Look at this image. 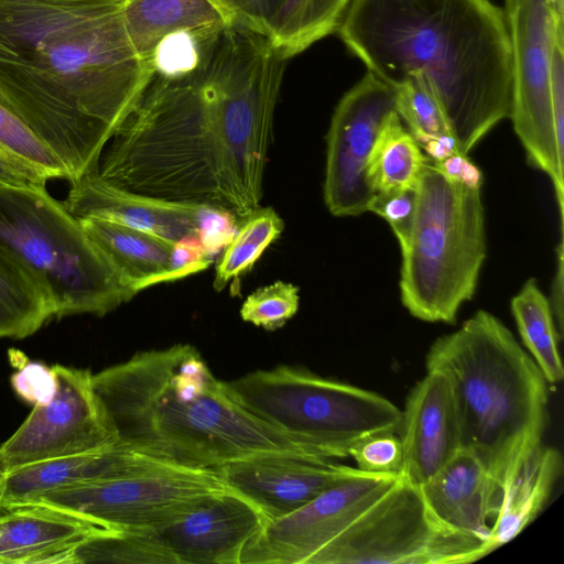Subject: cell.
Listing matches in <instances>:
<instances>
[{"instance_id":"obj_1","label":"cell","mask_w":564,"mask_h":564,"mask_svg":"<svg viewBox=\"0 0 564 564\" xmlns=\"http://www.w3.org/2000/svg\"><path fill=\"white\" fill-rule=\"evenodd\" d=\"M286 62L268 35L229 25L202 67L154 77L95 173L241 223L260 206Z\"/></svg>"},{"instance_id":"obj_2","label":"cell","mask_w":564,"mask_h":564,"mask_svg":"<svg viewBox=\"0 0 564 564\" xmlns=\"http://www.w3.org/2000/svg\"><path fill=\"white\" fill-rule=\"evenodd\" d=\"M155 77L122 0H0V104L64 164L95 172Z\"/></svg>"},{"instance_id":"obj_3","label":"cell","mask_w":564,"mask_h":564,"mask_svg":"<svg viewBox=\"0 0 564 564\" xmlns=\"http://www.w3.org/2000/svg\"><path fill=\"white\" fill-rule=\"evenodd\" d=\"M336 33L392 88L419 82L463 154L510 116V33L490 0H351Z\"/></svg>"},{"instance_id":"obj_4","label":"cell","mask_w":564,"mask_h":564,"mask_svg":"<svg viewBox=\"0 0 564 564\" xmlns=\"http://www.w3.org/2000/svg\"><path fill=\"white\" fill-rule=\"evenodd\" d=\"M91 384L115 443L178 466L267 454L327 459L245 410L189 344L137 352Z\"/></svg>"},{"instance_id":"obj_5","label":"cell","mask_w":564,"mask_h":564,"mask_svg":"<svg viewBox=\"0 0 564 564\" xmlns=\"http://www.w3.org/2000/svg\"><path fill=\"white\" fill-rule=\"evenodd\" d=\"M425 366L448 377L462 446L478 457L503 491L517 467L542 444L549 423L542 371L509 328L482 310L437 338Z\"/></svg>"},{"instance_id":"obj_6","label":"cell","mask_w":564,"mask_h":564,"mask_svg":"<svg viewBox=\"0 0 564 564\" xmlns=\"http://www.w3.org/2000/svg\"><path fill=\"white\" fill-rule=\"evenodd\" d=\"M401 253L403 306L424 322L454 323L474 296L486 259L480 188L449 180L429 163L416 186L414 219Z\"/></svg>"},{"instance_id":"obj_7","label":"cell","mask_w":564,"mask_h":564,"mask_svg":"<svg viewBox=\"0 0 564 564\" xmlns=\"http://www.w3.org/2000/svg\"><path fill=\"white\" fill-rule=\"evenodd\" d=\"M0 247L35 275L56 318L104 316L137 295L46 186L0 182Z\"/></svg>"},{"instance_id":"obj_8","label":"cell","mask_w":564,"mask_h":564,"mask_svg":"<svg viewBox=\"0 0 564 564\" xmlns=\"http://www.w3.org/2000/svg\"><path fill=\"white\" fill-rule=\"evenodd\" d=\"M250 414L327 459L345 458L362 438L398 432L401 410L364 388L281 365L227 381Z\"/></svg>"},{"instance_id":"obj_9","label":"cell","mask_w":564,"mask_h":564,"mask_svg":"<svg viewBox=\"0 0 564 564\" xmlns=\"http://www.w3.org/2000/svg\"><path fill=\"white\" fill-rule=\"evenodd\" d=\"M496 549L489 540L443 524L420 486L399 480L308 564H463Z\"/></svg>"},{"instance_id":"obj_10","label":"cell","mask_w":564,"mask_h":564,"mask_svg":"<svg viewBox=\"0 0 564 564\" xmlns=\"http://www.w3.org/2000/svg\"><path fill=\"white\" fill-rule=\"evenodd\" d=\"M229 489L214 468L166 465L56 489L23 507L48 509L102 529L132 531L173 521Z\"/></svg>"},{"instance_id":"obj_11","label":"cell","mask_w":564,"mask_h":564,"mask_svg":"<svg viewBox=\"0 0 564 564\" xmlns=\"http://www.w3.org/2000/svg\"><path fill=\"white\" fill-rule=\"evenodd\" d=\"M512 52L509 118L528 161L550 177L561 231L564 216V151L554 128L550 64L556 40L564 36V0H506Z\"/></svg>"},{"instance_id":"obj_12","label":"cell","mask_w":564,"mask_h":564,"mask_svg":"<svg viewBox=\"0 0 564 564\" xmlns=\"http://www.w3.org/2000/svg\"><path fill=\"white\" fill-rule=\"evenodd\" d=\"M53 368L56 393L50 402L34 405L0 445V474L115 443L95 395L90 370L63 365Z\"/></svg>"},{"instance_id":"obj_13","label":"cell","mask_w":564,"mask_h":564,"mask_svg":"<svg viewBox=\"0 0 564 564\" xmlns=\"http://www.w3.org/2000/svg\"><path fill=\"white\" fill-rule=\"evenodd\" d=\"M400 476L401 473L368 474L358 469L300 509L267 522L245 549L240 564H308Z\"/></svg>"},{"instance_id":"obj_14","label":"cell","mask_w":564,"mask_h":564,"mask_svg":"<svg viewBox=\"0 0 564 564\" xmlns=\"http://www.w3.org/2000/svg\"><path fill=\"white\" fill-rule=\"evenodd\" d=\"M397 111L394 89L370 72L338 101L326 135L324 202L337 217L368 212L375 193L366 164L387 117Z\"/></svg>"},{"instance_id":"obj_15","label":"cell","mask_w":564,"mask_h":564,"mask_svg":"<svg viewBox=\"0 0 564 564\" xmlns=\"http://www.w3.org/2000/svg\"><path fill=\"white\" fill-rule=\"evenodd\" d=\"M123 21L155 77H178L204 65L232 24L213 0H122Z\"/></svg>"},{"instance_id":"obj_16","label":"cell","mask_w":564,"mask_h":564,"mask_svg":"<svg viewBox=\"0 0 564 564\" xmlns=\"http://www.w3.org/2000/svg\"><path fill=\"white\" fill-rule=\"evenodd\" d=\"M248 499L229 489L167 523L145 531L172 564H240L267 523Z\"/></svg>"},{"instance_id":"obj_17","label":"cell","mask_w":564,"mask_h":564,"mask_svg":"<svg viewBox=\"0 0 564 564\" xmlns=\"http://www.w3.org/2000/svg\"><path fill=\"white\" fill-rule=\"evenodd\" d=\"M214 469L231 490L253 503L267 521L290 514L358 468L293 454L239 458Z\"/></svg>"},{"instance_id":"obj_18","label":"cell","mask_w":564,"mask_h":564,"mask_svg":"<svg viewBox=\"0 0 564 564\" xmlns=\"http://www.w3.org/2000/svg\"><path fill=\"white\" fill-rule=\"evenodd\" d=\"M397 433L403 452L401 474L417 486L430 480L463 448L458 410L444 372L426 370L412 388Z\"/></svg>"},{"instance_id":"obj_19","label":"cell","mask_w":564,"mask_h":564,"mask_svg":"<svg viewBox=\"0 0 564 564\" xmlns=\"http://www.w3.org/2000/svg\"><path fill=\"white\" fill-rule=\"evenodd\" d=\"M76 218L94 217L142 230L172 243L203 235L207 209L153 198L116 187L95 172L70 183L63 200ZM212 212V210H210Z\"/></svg>"},{"instance_id":"obj_20","label":"cell","mask_w":564,"mask_h":564,"mask_svg":"<svg viewBox=\"0 0 564 564\" xmlns=\"http://www.w3.org/2000/svg\"><path fill=\"white\" fill-rule=\"evenodd\" d=\"M166 465L175 464L112 443L98 449L0 474V503L9 510L20 508L56 489L122 477Z\"/></svg>"},{"instance_id":"obj_21","label":"cell","mask_w":564,"mask_h":564,"mask_svg":"<svg viewBox=\"0 0 564 564\" xmlns=\"http://www.w3.org/2000/svg\"><path fill=\"white\" fill-rule=\"evenodd\" d=\"M420 489L443 524L490 541L503 491L474 453L462 448Z\"/></svg>"},{"instance_id":"obj_22","label":"cell","mask_w":564,"mask_h":564,"mask_svg":"<svg viewBox=\"0 0 564 564\" xmlns=\"http://www.w3.org/2000/svg\"><path fill=\"white\" fill-rule=\"evenodd\" d=\"M77 219L89 239L135 294L154 284L172 281V242L104 219Z\"/></svg>"},{"instance_id":"obj_23","label":"cell","mask_w":564,"mask_h":564,"mask_svg":"<svg viewBox=\"0 0 564 564\" xmlns=\"http://www.w3.org/2000/svg\"><path fill=\"white\" fill-rule=\"evenodd\" d=\"M102 529L36 507L10 509L0 518V564H44L58 550Z\"/></svg>"},{"instance_id":"obj_24","label":"cell","mask_w":564,"mask_h":564,"mask_svg":"<svg viewBox=\"0 0 564 564\" xmlns=\"http://www.w3.org/2000/svg\"><path fill=\"white\" fill-rule=\"evenodd\" d=\"M561 453L541 444L513 471L503 486L501 507L491 527L495 549L520 534L543 510L562 474Z\"/></svg>"},{"instance_id":"obj_25","label":"cell","mask_w":564,"mask_h":564,"mask_svg":"<svg viewBox=\"0 0 564 564\" xmlns=\"http://www.w3.org/2000/svg\"><path fill=\"white\" fill-rule=\"evenodd\" d=\"M431 162L393 111L383 121L372 145L366 164V180L375 194L416 188Z\"/></svg>"},{"instance_id":"obj_26","label":"cell","mask_w":564,"mask_h":564,"mask_svg":"<svg viewBox=\"0 0 564 564\" xmlns=\"http://www.w3.org/2000/svg\"><path fill=\"white\" fill-rule=\"evenodd\" d=\"M53 317V305L39 280L0 247V337L25 338Z\"/></svg>"},{"instance_id":"obj_27","label":"cell","mask_w":564,"mask_h":564,"mask_svg":"<svg viewBox=\"0 0 564 564\" xmlns=\"http://www.w3.org/2000/svg\"><path fill=\"white\" fill-rule=\"evenodd\" d=\"M351 0H284L268 36L286 59L337 31Z\"/></svg>"},{"instance_id":"obj_28","label":"cell","mask_w":564,"mask_h":564,"mask_svg":"<svg viewBox=\"0 0 564 564\" xmlns=\"http://www.w3.org/2000/svg\"><path fill=\"white\" fill-rule=\"evenodd\" d=\"M511 312L525 348L547 383L561 382L564 369L550 301L535 279H529L511 300Z\"/></svg>"},{"instance_id":"obj_29","label":"cell","mask_w":564,"mask_h":564,"mask_svg":"<svg viewBox=\"0 0 564 564\" xmlns=\"http://www.w3.org/2000/svg\"><path fill=\"white\" fill-rule=\"evenodd\" d=\"M215 269L213 286L221 291L249 272L265 249L280 237L284 221L272 207H258L240 223Z\"/></svg>"},{"instance_id":"obj_30","label":"cell","mask_w":564,"mask_h":564,"mask_svg":"<svg viewBox=\"0 0 564 564\" xmlns=\"http://www.w3.org/2000/svg\"><path fill=\"white\" fill-rule=\"evenodd\" d=\"M0 149L44 174L48 180L70 175L64 164L13 112L0 104Z\"/></svg>"},{"instance_id":"obj_31","label":"cell","mask_w":564,"mask_h":564,"mask_svg":"<svg viewBox=\"0 0 564 564\" xmlns=\"http://www.w3.org/2000/svg\"><path fill=\"white\" fill-rule=\"evenodd\" d=\"M393 89L397 112L420 147L451 134L435 100L419 82L409 79Z\"/></svg>"},{"instance_id":"obj_32","label":"cell","mask_w":564,"mask_h":564,"mask_svg":"<svg viewBox=\"0 0 564 564\" xmlns=\"http://www.w3.org/2000/svg\"><path fill=\"white\" fill-rule=\"evenodd\" d=\"M299 305V288L276 281L248 295L241 305L240 317L258 327L275 330L296 314Z\"/></svg>"},{"instance_id":"obj_33","label":"cell","mask_w":564,"mask_h":564,"mask_svg":"<svg viewBox=\"0 0 564 564\" xmlns=\"http://www.w3.org/2000/svg\"><path fill=\"white\" fill-rule=\"evenodd\" d=\"M8 356L12 366L17 368L10 378L17 395L33 405L50 402L57 390V376L53 366L31 361L18 349H10Z\"/></svg>"},{"instance_id":"obj_34","label":"cell","mask_w":564,"mask_h":564,"mask_svg":"<svg viewBox=\"0 0 564 564\" xmlns=\"http://www.w3.org/2000/svg\"><path fill=\"white\" fill-rule=\"evenodd\" d=\"M356 468L368 474H400L403 463L397 432H381L357 442L349 451Z\"/></svg>"},{"instance_id":"obj_35","label":"cell","mask_w":564,"mask_h":564,"mask_svg":"<svg viewBox=\"0 0 564 564\" xmlns=\"http://www.w3.org/2000/svg\"><path fill=\"white\" fill-rule=\"evenodd\" d=\"M416 207V188L375 194L368 212L383 218L397 237L400 248L409 238Z\"/></svg>"},{"instance_id":"obj_36","label":"cell","mask_w":564,"mask_h":564,"mask_svg":"<svg viewBox=\"0 0 564 564\" xmlns=\"http://www.w3.org/2000/svg\"><path fill=\"white\" fill-rule=\"evenodd\" d=\"M232 24L268 34L270 23L284 0H213Z\"/></svg>"},{"instance_id":"obj_37","label":"cell","mask_w":564,"mask_h":564,"mask_svg":"<svg viewBox=\"0 0 564 564\" xmlns=\"http://www.w3.org/2000/svg\"><path fill=\"white\" fill-rule=\"evenodd\" d=\"M212 253L203 235L187 236L173 243L171 259L172 281L200 272L212 264Z\"/></svg>"},{"instance_id":"obj_38","label":"cell","mask_w":564,"mask_h":564,"mask_svg":"<svg viewBox=\"0 0 564 564\" xmlns=\"http://www.w3.org/2000/svg\"><path fill=\"white\" fill-rule=\"evenodd\" d=\"M432 163L449 180L468 187L481 188L484 183L482 173L479 167L469 160L468 155L457 152L443 161Z\"/></svg>"},{"instance_id":"obj_39","label":"cell","mask_w":564,"mask_h":564,"mask_svg":"<svg viewBox=\"0 0 564 564\" xmlns=\"http://www.w3.org/2000/svg\"><path fill=\"white\" fill-rule=\"evenodd\" d=\"M48 178L0 149V182L18 186H46Z\"/></svg>"},{"instance_id":"obj_40","label":"cell","mask_w":564,"mask_h":564,"mask_svg":"<svg viewBox=\"0 0 564 564\" xmlns=\"http://www.w3.org/2000/svg\"><path fill=\"white\" fill-rule=\"evenodd\" d=\"M556 271L552 285V300L550 302L554 322L560 336L563 335V241L556 247Z\"/></svg>"},{"instance_id":"obj_41","label":"cell","mask_w":564,"mask_h":564,"mask_svg":"<svg viewBox=\"0 0 564 564\" xmlns=\"http://www.w3.org/2000/svg\"><path fill=\"white\" fill-rule=\"evenodd\" d=\"M432 162H440L449 155L460 152L457 142L451 134H443L421 145Z\"/></svg>"},{"instance_id":"obj_42","label":"cell","mask_w":564,"mask_h":564,"mask_svg":"<svg viewBox=\"0 0 564 564\" xmlns=\"http://www.w3.org/2000/svg\"><path fill=\"white\" fill-rule=\"evenodd\" d=\"M8 511H9V509H7L6 507H3V506L0 503V518H1V517H3Z\"/></svg>"}]
</instances>
